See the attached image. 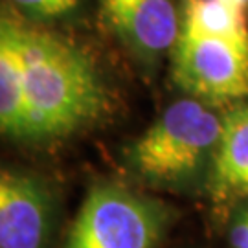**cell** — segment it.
Masks as SVG:
<instances>
[{"instance_id": "1", "label": "cell", "mask_w": 248, "mask_h": 248, "mask_svg": "<svg viewBox=\"0 0 248 248\" xmlns=\"http://www.w3.org/2000/svg\"><path fill=\"white\" fill-rule=\"evenodd\" d=\"M26 53L28 140H57L107 110V89L90 57L57 33L20 17Z\"/></svg>"}, {"instance_id": "2", "label": "cell", "mask_w": 248, "mask_h": 248, "mask_svg": "<svg viewBox=\"0 0 248 248\" xmlns=\"http://www.w3.org/2000/svg\"><path fill=\"white\" fill-rule=\"evenodd\" d=\"M201 99H178L140 134L127 153L136 177L155 186L184 187L212 169L222 114Z\"/></svg>"}, {"instance_id": "3", "label": "cell", "mask_w": 248, "mask_h": 248, "mask_svg": "<svg viewBox=\"0 0 248 248\" xmlns=\"http://www.w3.org/2000/svg\"><path fill=\"white\" fill-rule=\"evenodd\" d=\"M169 208L134 189L99 182L90 187L62 248H158Z\"/></svg>"}, {"instance_id": "4", "label": "cell", "mask_w": 248, "mask_h": 248, "mask_svg": "<svg viewBox=\"0 0 248 248\" xmlns=\"http://www.w3.org/2000/svg\"><path fill=\"white\" fill-rule=\"evenodd\" d=\"M171 76L191 98L233 107L248 98V50L180 31L171 52Z\"/></svg>"}, {"instance_id": "5", "label": "cell", "mask_w": 248, "mask_h": 248, "mask_svg": "<svg viewBox=\"0 0 248 248\" xmlns=\"http://www.w3.org/2000/svg\"><path fill=\"white\" fill-rule=\"evenodd\" d=\"M55 199L48 182L28 171L0 173V248H48Z\"/></svg>"}, {"instance_id": "6", "label": "cell", "mask_w": 248, "mask_h": 248, "mask_svg": "<svg viewBox=\"0 0 248 248\" xmlns=\"http://www.w3.org/2000/svg\"><path fill=\"white\" fill-rule=\"evenodd\" d=\"M118 41L145 62L171 53L180 37V13L171 0H99Z\"/></svg>"}, {"instance_id": "7", "label": "cell", "mask_w": 248, "mask_h": 248, "mask_svg": "<svg viewBox=\"0 0 248 248\" xmlns=\"http://www.w3.org/2000/svg\"><path fill=\"white\" fill-rule=\"evenodd\" d=\"M0 129L28 140L26 53L20 15L11 6H4L0 18Z\"/></svg>"}, {"instance_id": "8", "label": "cell", "mask_w": 248, "mask_h": 248, "mask_svg": "<svg viewBox=\"0 0 248 248\" xmlns=\"http://www.w3.org/2000/svg\"><path fill=\"white\" fill-rule=\"evenodd\" d=\"M215 202L248 199V105L237 103L222 114V134L208 173Z\"/></svg>"}, {"instance_id": "9", "label": "cell", "mask_w": 248, "mask_h": 248, "mask_svg": "<svg viewBox=\"0 0 248 248\" xmlns=\"http://www.w3.org/2000/svg\"><path fill=\"white\" fill-rule=\"evenodd\" d=\"M180 31L221 39L248 50L247 11L222 0H182Z\"/></svg>"}, {"instance_id": "10", "label": "cell", "mask_w": 248, "mask_h": 248, "mask_svg": "<svg viewBox=\"0 0 248 248\" xmlns=\"http://www.w3.org/2000/svg\"><path fill=\"white\" fill-rule=\"evenodd\" d=\"M8 2L20 17L31 22H45V20L66 17L72 11H76L79 4V0H8Z\"/></svg>"}, {"instance_id": "11", "label": "cell", "mask_w": 248, "mask_h": 248, "mask_svg": "<svg viewBox=\"0 0 248 248\" xmlns=\"http://www.w3.org/2000/svg\"><path fill=\"white\" fill-rule=\"evenodd\" d=\"M232 248H248V208H243L233 215L228 232Z\"/></svg>"}, {"instance_id": "12", "label": "cell", "mask_w": 248, "mask_h": 248, "mask_svg": "<svg viewBox=\"0 0 248 248\" xmlns=\"http://www.w3.org/2000/svg\"><path fill=\"white\" fill-rule=\"evenodd\" d=\"M222 2H228V4L235 6V8H241L243 11L248 9V0H222Z\"/></svg>"}]
</instances>
